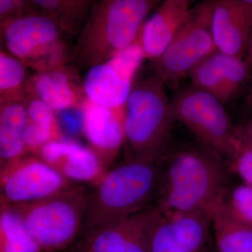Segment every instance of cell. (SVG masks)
Returning <instances> with one entry per match:
<instances>
[{
  "mask_svg": "<svg viewBox=\"0 0 252 252\" xmlns=\"http://www.w3.org/2000/svg\"><path fill=\"white\" fill-rule=\"evenodd\" d=\"M56 120L63 133L64 132L69 135H76L79 132H82L84 124L82 105L81 107L63 109L59 112H56Z\"/></svg>",
  "mask_w": 252,
  "mask_h": 252,
  "instance_id": "26",
  "label": "cell"
},
{
  "mask_svg": "<svg viewBox=\"0 0 252 252\" xmlns=\"http://www.w3.org/2000/svg\"><path fill=\"white\" fill-rule=\"evenodd\" d=\"M160 216L158 207H149L88 231L75 252H150L151 236Z\"/></svg>",
  "mask_w": 252,
  "mask_h": 252,
  "instance_id": "10",
  "label": "cell"
},
{
  "mask_svg": "<svg viewBox=\"0 0 252 252\" xmlns=\"http://www.w3.org/2000/svg\"><path fill=\"white\" fill-rule=\"evenodd\" d=\"M27 122L26 104L21 101L1 103L0 160L1 165L27 155L24 132Z\"/></svg>",
  "mask_w": 252,
  "mask_h": 252,
  "instance_id": "18",
  "label": "cell"
},
{
  "mask_svg": "<svg viewBox=\"0 0 252 252\" xmlns=\"http://www.w3.org/2000/svg\"><path fill=\"white\" fill-rule=\"evenodd\" d=\"M231 166L244 184L252 187V148L241 147Z\"/></svg>",
  "mask_w": 252,
  "mask_h": 252,
  "instance_id": "27",
  "label": "cell"
},
{
  "mask_svg": "<svg viewBox=\"0 0 252 252\" xmlns=\"http://www.w3.org/2000/svg\"><path fill=\"white\" fill-rule=\"evenodd\" d=\"M69 68L57 66L36 73L28 82V93L50 106L55 112L81 107V97L75 76Z\"/></svg>",
  "mask_w": 252,
  "mask_h": 252,
  "instance_id": "16",
  "label": "cell"
},
{
  "mask_svg": "<svg viewBox=\"0 0 252 252\" xmlns=\"http://www.w3.org/2000/svg\"><path fill=\"white\" fill-rule=\"evenodd\" d=\"M238 134L241 147L252 148V117L238 130Z\"/></svg>",
  "mask_w": 252,
  "mask_h": 252,
  "instance_id": "29",
  "label": "cell"
},
{
  "mask_svg": "<svg viewBox=\"0 0 252 252\" xmlns=\"http://www.w3.org/2000/svg\"><path fill=\"white\" fill-rule=\"evenodd\" d=\"M173 122L163 83L154 75L134 83L124 105L127 160L158 162L170 145Z\"/></svg>",
  "mask_w": 252,
  "mask_h": 252,
  "instance_id": "4",
  "label": "cell"
},
{
  "mask_svg": "<svg viewBox=\"0 0 252 252\" xmlns=\"http://www.w3.org/2000/svg\"><path fill=\"white\" fill-rule=\"evenodd\" d=\"M215 56L232 99L248 84L251 69L243 58L216 51Z\"/></svg>",
  "mask_w": 252,
  "mask_h": 252,
  "instance_id": "24",
  "label": "cell"
},
{
  "mask_svg": "<svg viewBox=\"0 0 252 252\" xmlns=\"http://www.w3.org/2000/svg\"><path fill=\"white\" fill-rule=\"evenodd\" d=\"M88 193L84 187L69 188L35 201L12 205L42 252L67 248L85 220Z\"/></svg>",
  "mask_w": 252,
  "mask_h": 252,
  "instance_id": "5",
  "label": "cell"
},
{
  "mask_svg": "<svg viewBox=\"0 0 252 252\" xmlns=\"http://www.w3.org/2000/svg\"><path fill=\"white\" fill-rule=\"evenodd\" d=\"M82 133L107 170L124 144V106L107 108L85 98Z\"/></svg>",
  "mask_w": 252,
  "mask_h": 252,
  "instance_id": "14",
  "label": "cell"
},
{
  "mask_svg": "<svg viewBox=\"0 0 252 252\" xmlns=\"http://www.w3.org/2000/svg\"><path fill=\"white\" fill-rule=\"evenodd\" d=\"M214 1L192 8L188 19L158 59L154 61V76L165 86H176L198 63L216 52L212 33Z\"/></svg>",
  "mask_w": 252,
  "mask_h": 252,
  "instance_id": "8",
  "label": "cell"
},
{
  "mask_svg": "<svg viewBox=\"0 0 252 252\" xmlns=\"http://www.w3.org/2000/svg\"><path fill=\"white\" fill-rule=\"evenodd\" d=\"M217 252H252V230L235 220L220 203L212 214Z\"/></svg>",
  "mask_w": 252,
  "mask_h": 252,
  "instance_id": "19",
  "label": "cell"
},
{
  "mask_svg": "<svg viewBox=\"0 0 252 252\" xmlns=\"http://www.w3.org/2000/svg\"><path fill=\"white\" fill-rule=\"evenodd\" d=\"M211 27L217 51L243 58L252 32V0H215Z\"/></svg>",
  "mask_w": 252,
  "mask_h": 252,
  "instance_id": "12",
  "label": "cell"
},
{
  "mask_svg": "<svg viewBox=\"0 0 252 252\" xmlns=\"http://www.w3.org/2000/svg\"><path fill=\"white\" fill-rule=\"evenodd\" d=\"M158 162L127 160L104 172L88 194L84 220L88 231L149 207L161 179Z\"/></svg>",
  "mask_w": 252,
  "mask_h": 252,
  "instance_id": "3",
  "label": "cell"
},
{
  "mask_svg": "<svg viewBox=\"0 0 252 252\" xmlns=\"http://www.w3.org/2000/svg\"><path fill=\"white\" fill-rule=\"evenodd\" d=\"M223 203L235 220L252 230V187L243 183L230 189Z\"/></svg>",
  "mask_w": 252,
  "mask_h": 252,
  "instance_id": "25",
  "label": "cell"
},
{
  "mask_svg": "<svg viewBox=\"0 0 252 252\" xmlns=\"http://www.w3.org/2000/svg\"><path fill=\"white\" fill-rule=\"evenodd\" d=\"M223 158L200 143L172 154L161 176L158 208L162 213L214 212L224 201L228 188Z\"/></svg>",
  "mask_w": 252,
  "mask_h": 252,
  "instance_id": "1",
  "label": "cell"
},
{
  "mask_svg": "<svg viewBox=\"0 0 252 252\" xmlns=\"http://www.w3.org/2000/svg\"><path fill=\"white\" fill-rule=\"evenodd\" d=\"M6 51L38 72L62 65L64 54L59 23L45 15L24 12L1 23Z\"/></svg>",
  "mask_w": 252,
  "mask_h": 252,
  "instance_id": "7",
  "label": "cell"
},
{
  "mask_svg": "<svg viewBox=\"0 0 252 252\" xmlns=\"http://www.w3.org/2000/svg\"><path fill=\"white\" fill-rule=\"evenodd\" d=\"M217 252V250H216V251H215V252Z\"/></svg>",
  "mask_w": 252,
  "mask_h": 252,
  "instance_id": "31",
  "label": "cell"
},
{
  "mask_svg": "<svg viewBox=\"0 0 252 252\" xmlns=\"http://www.w3.org/2000/svg\"><path fill=\"white\" fill-rule=\"evenodd\" d=\"M247 60L249 66L250 67L252 72V32L251 36H250V41H249L248 49H247ZM252 111V84L249 91L248 94H247L246 98H245V103H244V112L248 114Z\"/></svg>",
  "mask_w": 252,
  "mask_h": 252,
  "instance_id": "30",
  "label": "cell"
},
{
  "mask_svg": "<svg viewBox=\"0 0 252 252\" xmlns=\"http://www.w3.org/2000/svg\"><path fill=\"white\" fill-rule=\"evenodd\" d=\"M33 155L71 183L94 184L107 170L89 146L70 139L49 142Z\"/></svg>",
  "mask_w": 252,
  "mask_h": 252,
  "instance_id": "13",
  "label": "cell"
},
{
  "mask_svg": "<svg viewBox=\"0 0 252 252\" xmlns=\"http://www.w3.org/2000/svg\"><path fill=\"white\" fill-rule=\"evenodd\" d=\"M173 122L184 124L200 143L230 162L240 152L238 130L223 104L213 96L190 85L180 89L170 100Z\"/></svg>",
  "mask_w": 252,
  "mask_h": 252,
  "instance_id": "6",
  "label": "cell"
},
{
  "mask_svg": "<svg viewBox=\"0 0 252 252\" xmlns=\"http://www.w3.org/2000/svg\"><path fill=\"white\" fill-rule=\"evenodd\" d=\"M26 64L12 55L1 51L0 54V94L1 103L21 101L28 93Z\"/></svg>",
  "mask_w": 252,
  "mask_h": 252,
  "instance_id": "22",
  "label": "cell"
},
{
  "mask_svg": "<svg viewBox=\"0 0 252 252\" xmlns=\"http://www.w3.org/2000/svg\"><path fill=\"white\" fill-rule=\"evenodd\" d=\"M74 185L34 155L1 165L0 200L10 205L35 201Z\"/></svg>",
  "mask_w": 252,
  "mask_h": 252,
  "instance_id": "9",
  "label": "cell"
},
{
  "mask_svg": "<svg viewBox=\"0 0 252 252\" xmlns=\"http://www.w3.org/2000/svg\"><path fill=\"white\" fill-rule=\"evenodd\" d=\"M212 214L161 212L151 236L150 252H205Z\"/></svg>",
  "mask_w": 252,
  "mask_h": 252,
  "instance_id": "11",
  "label": "cell"
},
{
  "mask_svg": "<svg viewBox=\"0 0 252 252\" xmlns=\"http://www.w3.org/2000/svg\"><path fill=\"white\" fill-rule=\"evenodd\" d=\"M193 1L165 0L144 23L139 44L147 59L156 61L161 56L191 12Z\"/></svg>",
  "mask_w": 252,
  "mask_h": 252,
  "instance_id": "15",
  "label": "cell"
},
{
  "mask_svg": "<svg viewBox=\"0 0 252 252\" xmlns=\"http://www.w3.org/2000/svg\"><path fill=\"white\" fill-rule=\"evenodd\" d=\"M154 0H104L93 6L74 53L76 64L91 68L112 59L137 41Z\"/></svg>",
  "mask_w": 252,
  "mask_h": 252,
  "instance_id": "2",
  "label": "cell"
},
{
  "mask_svg": "<svg viewBox=\"0 0 252 252\" xmlns=\"http://www.w3.org/2000/svg\"><path fill=\"white\" fill-rule=\"evenodd\" d=\"M191 85L213 96L224 105L232 100L217 63L215 52L198 63L189 72Z\"/></svg>",
  "mask_w": 252,
  "mask_h": 252,
  "instance_id": "23",
  "label": "cell"
},
{
  "mask_svg": "<svg viewBox=\"0 0 252 252\" xmlns=\"http://www.w3.org/2000/svg\"><path fill=\"white\" fill-rule=\"evenodd\" d=\"M131 81L107 61L89 68L83 91L93 103L119 108L125 105L132 89Z\"/></svg>",
  "mask_w": 252,
  "mask_h": 252,
  "instance_id": "17",
  "label": "cell"
},
{
  "mask_svg": "<svg viewBox=\"0 0 252 252\" xmlns=\"http://www.w3.org/2000/svg\"><path fill=\"white\" fill-rule=\"evenodd\" d=\"M0 252H42L14 207L0 200Z\"/></svg>",
  "mask_w": 252,
  "mask_h": 252,
  "instance_id": "20",
  "label": "cell"
},
{
  "mask_svg": "<svg viewBox=\"0 0 252 252\" xmlns=\"http://www.w3.org/2000/svg\"><path fill=\"white\" fill-rule=\"evenodd\" d=\"M90 3L81 1H56L42 0L27 3L26 12L45 15L59 23L64 31L75 33L82 30L90 14ZM93 9V8H92Z\"/></svg>",
  "mask_w": 252,
  "mask_h": 252,
  "instance_id": "21",
  "label": "cell"
},
{
  "mask_svg": "<svg viewBox=\"0 0 252 252\" xmlns=\"http://www.w3.org/2000/svg\"><path fill=\"white\" fill-rule=\"evenodd\" d=\"M26 2L23 1H13V0H1L0 1V16L1 23L4 22L10 18L14 17L24 13L26 9Z\"/></svg>",
  "mask_w": 252,
  "mask_h": 252,
  "instance_id": "28",
  "label": "cell"
}]
</instances>
